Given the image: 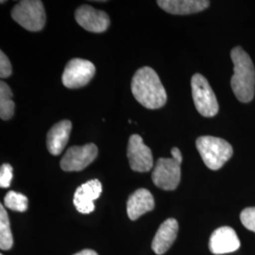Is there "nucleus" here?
<instances>
[{"instance_id": "obj_1", "label": "nucleus", "mask_w": 255, "mask_h": 255, "mask_svg": "<svg viewBox=\"0 0 255 255\" xmlns=\"http://www.w3.org/2000/svg\"><path fill=\"white\" fill-rule=\"evenodd\" d=\"M131 92L135 100L147 109H160L167 101L166 92L159 76L148 66L135 72L131 80Z\"/></svg>"}, {"instance_id": "obj_2", "label": "nucleus", "mask_w": 255, "mask_h": 255, "mask_svg": "<svg viewBox=\"0 0 255 255\" xmlns=\"http://www.w3.org/2000/svg\"><path fill=\"white\" fill-rule=\"evenodd\" d=\"M231 58L234 63V76L231 80L232 89L238 101L249 103L255 97V65L250 55L241 46L232 49Z\"/></svg>"}, {"instance_id": "obj_3", "label": "nucleus", "mask_w": 255, "mask_h": 255, "mask_svg": "<svg viewBox=\"0 0 255 255\" xmlns=\"http://www.w3.org/2000/svg\"><path fill=\"white\" fill-rule=\"evenodd\" d=\"M196 146L204 164L211 170L220 169L234 153L232 145L219 137H199Z\"/></svg>"}, {"instance_id": "obj_4", "label": "nucleus", "mask_w": 255, "mask_h": 255, "mask_svg": "<svg viewBox=\"0 0 255 255\" xmlns=\"http://www.w3.org/2000/svg\"><path fill=\"white\" fill-rule=\"evenodd\" d=\"M11 17L29 31L42 30L46 24V11L42 1L23 0L11 9Z\"/></svg>"}, {"instance_id": "obj_5", "label": "nucleus", "mask_w": 255, "mask_h": 255, "mask_svg": "<svg viewBox=\"0 0 255 255\" xmlns=\"http://www.w3.org/2000/svg\"><path fill=\"white\" fill-rule=\"evenodd\" d=\"M192 97L196 109L204 118H214L219 113V102L208 81L195 74L191 80Z\"/></svg>"}, {"instance_id": "obj_6", "label": "nucleus", "mask_w": 255, "mask_h": 255, "mask_svg": "<svg viewBox=\"0 0 255 255\" xmlns=\"http://www.w3.org/2000/svg\"><path fill=\"white\" fill-rule=\"evenodd\" d=\"M96 74V67L90 61L75 58L64 68L62 81L66 88L77 89L87 85Z\"/></svg>"}, {"instance_id": "obj_7", "label": "nucleus", "mask_w": 255, "mask_h": 255, "mask_svg": "<svg viewBox=\"0 0 255 255\" xmlns=\"http://www.w3.org/2000/svg\"><path fill=\"white\" fill-rule=\"evenodd\" d=\"M181 181V164L173 158H160L152 172V182L163 190L170 191L178 187Z\"/></svg>"}, {"instance_id": "obj_8", "label": "nucleus", "mask_w": 255, "mask_h": 255, "mask_svg": "<svg viewBox=\"0 0 255 255\" xmlns=\"http://www.w3.org/2000/svg\"><path fill=\"white\" fill-rule=\"evenodd\" d=\"M99 153L98 147L89 143L84 146L69 147L61 160V167L64 171H82L92 164Z\"/></svg>"}, {"instance_id": "obj_9", "label": "nucleus", "mask_w": 255, "mask_h": 255, "mask_svg": "<svg viewBox=\"0 0 255 255\" xmlns=\"http://www.w3.org/2000/svg\"><path fill=\"white\" fill-rule=\"evenodd\" d=\"M129 166L136 172H147L153 167V156L150 148L143 142L142 137L132 134L129 137L127 150Z\"/></svg>"}, {"instance_id": "obj_10", "label": "nucleus", "mask_w": 255, "mask_h": 255, "mask_svg": "<svg viewBox=\"0 0 255 255\" xmlns=\"http://www.w3.org/2000/svg\"><path fill=\"white\" fill-rule=\"evenodd\" d=\"M75 18L81 27L95 33L106 31L111 23L109 16L105 11L95 9L89 5L79 7L75 12Z\"/></svg>"}, {"instance_id": "obj_11", "label": "nucleus", "mask_w": 255, "mask_h": 255, "mask_svg": "<svg viewBox=\"0 0 255 255\" xmlns=\"http://www.w3.org/2000/svg\"><path fill=\"white\" fill-rule=\"evenodd\" d=\"M240 245L236 231L228 226L217 229L210 237L209 250L213 255H226L237 252Z\"/></svg>"}, {"instance_id": "obj_12", "label": "nucleus", "mask_w": 255, "mask_h": 255, "mask_svg": "<svg viewBox=\"0 0 255 255\" xmlns=\"http://www.w3.org/2000/svg\"><path fill=\"white\" fill-rule=\"evenodd\" d=\"M102 193L101 182L94 179L82 184L75 192L73 202L76 209L82 214H90L95 210L94 201L98 200Z\"/></svg>"}, {"instance_id": "obj_13", "label": "nucleus", "mask_w": 255, "mask_h": 255, "mask_svg": "<svg viewBox=\"0 0 255 255\" xmlns=\"http://www.w3.org/2000/svg\"><path fill=\"white\" fill-rule=\"evenodd\" d=\"M179 231V223L175 219L164 221L155 235L151 248L156 255L165 254L176 240Z\"/></svg>"}, {"instance_id": "obj_14", "label": "nucleus", "mask_w": 255, "mask_h": 255, "mask_svg": "<svg viewBox=\"0 0 255 255\" xmlns=\"http://www.w3.org/2000/svg\"><path fill=\"white\" fill-rule=\"evenodd\" d=\"M71 129L72 123L69 120H62L49 129L46 137V146L50 154L58 156L63 152L69 140Z\"/></svg>"}, {"instance_id": "obj_15", "label": "nucleus", "mask_w": 255, "mask_h": 255, "mask_svg": "<svg viewBox=\"0 0 255 255\" xmlns=\"http://www.w3.org/2000/svg\"><path fill=\"white\" fill-rule=\"evenodd\" d=\"M155 201L151 193L140 188L132 193L127 202V213L129 219L136 220L141 216L154 209Z\"/></svg>"}, {"instance_id": "obj_16", "label": "nucleus", "mask_w": 255, "mask_h": 255, "mask_svg": "<svg viewBox=\"0 0 255 255\" xmlns=\"http://www.w3.org/2000/svg\"><path fill=\"white\" fill-rule=\"evenodd\" d=\"M157 4L166 12L177 15L197 13L210 6L206 0H159Z\"/></svg>"}, {"instance_id": "obj_17", "label": "nucleus", "mask_w": 255, "mask_h": 255, "mask_svg": "<svg viewBox=\"0 0 255 255\" xmlns=\"http://www.w3.org/2000/svg\"><path fill=\"white\" fill-rule=\"evenodd\" d=\"M12 92L6 82H0V118L9 120L14 114V102L11 100Z\"/></svg>"}, {"instance_id": "obj_18", "label": "nucleus", "mask_w": 255, "mask_h": 255, "mask_svg": "<svg viewBox=\"0 0 255 255\" xmlns=\"http://www.w3.org/2000/svg\"><path fill=\"white\" fill-rule=\"evenodd\" d=\"M13 245V238L9 226V217L4 206L0 205V249L9 251Z\"/></svg>"}, {"instance_id": "obj_19", "label": "nucleus", "mask_w": 255, "mask_h": 255, "mask_svg": "<svg viewBox=\"0 0 255 255\" xmlns=\"http://www.w3.org/2000/svg\"><path fill=\"white\" fill-rule=\"evenodd\" d=\"M27 197L18 192H8L4 198V205L12 211L25 212L27 210Z\"/></svg>"}, {"instance_id": "obj_20", "label": "nucleus", "mask_w": 255, "mask_h": 255, "mask_svg": "<svg viewBox=\"0 0 255 255\" xmlns=\"http://www.w3.org/2000/svg\"><path fill=\"white\" fill-rule=\"evenodd\" d=\"M240 219L244 227L255 233V207H249L243 210Z\"/></svg>"}, {"instance_id": "obj_21", "label": "nucleus", "mask_w": 255, "mask_h": 255, "mask_svg": "<svg viewBox=\"0 0 255 255\" xmlns=\"http://www.w3.org/2000/svg\"><path fill=\"white\" fill-rule=\"evenodd\" d=\"M12 166L9 164H3L0 168V186L8 188L12 180Z\"/></svg>"}, {"instance_id": "obj_22", "label": "nucleus", "mask_w": 255, "mask_h": 255, "mask_svg": "<svg viewBox=\"0 0 255 255\" xmlns=\"http://www.w3.org/2000/svg\"><path fill=\"white\" fill-rule=\"evenodd\" d=\"M11 73H12V68H11L10 62L7 55L5 54L3 51H1L0 52V78L1 79L9 78Z\"/></svg>"}, {"instance_id": "obj_23", "label": "nucleus", "mask_w": 255, "mask_h": 255, "mask_svg": "<svg viewBox=\"0 0 255 255\" xmlns=\"http://www.w3.org/2000/svg\"><path fill=\"white\" fill-rule=\"evenodd\" d=\"M171 155H172V158H173L175 161H177L179 164H182V152H181V150L178 147H173L171 149Z\"/></svg>"}, {"instance_id": "obj_24", "label": "nucleus", "mask_w": 255, "mask_h": 255, "mask_svg": "<svg viewBox=\"0 0 255 255\" xmlns=\"http://www.w3.org/2000/svg\"><path fill=\"white\" fill-rule=\"evenodd\" d=\"M74 255H99L95 251H92V250H83L82 252L76 254Z\"/></svg>"}, {"instance_id": "obj_25", "label": "nucleus", "mask_w": 255, "mask_h": 255, "mask_svg": "<svg viewBox=\"0 0 255 255\" xmlns=\"http://www.w3.org/2000/svg\"></svg>"}]
</instances>
